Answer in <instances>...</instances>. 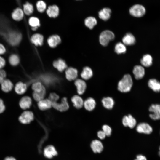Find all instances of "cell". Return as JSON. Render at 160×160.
Wrapping results in <instances>:
<instances>
[{
  "mask_svg": "<svg viewBox=\"0 0 160 160\" xmlns=\"http://www.w3.org/2000/svg\"><path fill=\"white\" fill-rule=\"evenodd\" d=\"M133 81L129 74L125 75L118 82V90L122 92H127L131 89L133 85Z\"/></svg>",
  "mask_w": 160,
  "mask_h": 160,
  "instance_id": "cell-1",
  "label": "cell"
},
{
  "mask_svg": "<svg viewBox=\"0 0 160 160\" xmlns=\"http://www.w3.org/2000/svg\"><path fill=\"white\" fill-rule=\"evenodd\" d=\"M5 37L7 41L12 46L19 44L22 39V36L19 32L15 31H9L6 34Z\"/></svg>",
  "mask_w": 160,
  "mask_h": 160,
  "instance_id": "cell-2",
  "label": "cell"
},
{
  "mask_svg": "<svg viewBox=\"0 0 160 160\" xmlns=\"http://www.w3.org/2000/svg\"><path fill=\"white\" fill-rule=\"evenodd\" d=\"M114 38V34L112 31L108 30H105L100 34L99 41L101 45L106 46L109 41L113 40Z\"/></svg>",
  "mask_w": 160,
  "mask_h": 160,
  "instance_id": "cell-3",
  "label": "cell"
},
{
  "mask_svg": "<svg viewBox=\"0 0 160 160\" xmlns=\"http://www.w3.org/2000/svg\"><path fill=\"white\" fill-rule=\"evenodd\" d=\"M129 13L132 16L137 17H141L145 14V8L142 5L135 4L131 7L129 9Z\"/></svg>",
  "mask_w": 160,
  "mask_h": 160,
  "instance_id": "cell-4",
  "label": "cell"
},
{
  "mask_svg": "<svg viewBox=\"0 0 160 160\" xmlns=\"http://www.w3.org/2000/svg\"><path fill=\"white\" fill-rule=\"evenodd\" d=\"M149 111L151 113L149 116L152 120H160V105L152 104L149 107Z\"/></svg>",
  "mask_w": 160,
  "mask_h": 160,
  "instance_id": "cell-5",
  "label": "cell"
},
{
  "mask_svg": "<svg viewBox=\"0 0 160 160\" xmlns=\"http://www.w3.org/2000/svg\"><path fill=\"white\" fill-rule=\"evenodd\" d=\"M34 119L33 112L30 111H25L20 116L19 120L21 123L27 124L30 123Z\"/></svg>",
  "mask_w": 160,
  "mask_h": 160,
  "instance_id": "cell-6",
  "label": "cell"
},
{
  "mask_svg": "<svg viewBox=\"0 0 160 160\" xmlns=\"http://www.w3.org/2000/svg\"><path fill=\"white\" fill-rule=\"evenodd\" d=\"M52 107L56 110L61 112L66 111L69 108V105L67 99L65 97H63L60 103L57 102L52 103Z\"/></svg>",
  "mask_w": 160,
  "mask_h": 160,
  "instance_id": "cell-7",
  "label": "cell"
},
{
  "mask_svg": "<svg viewBox=\"0 0 160 160\" xmlns=\"http://www.w3.org/2000/svg\"><path fill=\"white\" fill-rule=\"evenodd\" d=\"M137 132L146 134H149L153 131L152 127L148 124L146 123H141L137 125L136 128Z\"/></svg>",
  "mask_w": 160,
  "mask_h": 160,
  "instance_id": "cell-8",
  "label": "cell"
},
{
  "mask_svg": "<svg viewBox=\"0 0 160 160\" xmlns=\"http://www.w3.org/2000/svg\"><path fill=\"white\" fill-rule=\"evenodd\" d=\"M122 123L124 126L133 128L136 124V121L131 115L124 116L123 118Z\"/></svg>",
  "mask_w": 160,
  "mask_h": 160,
  "instance_id": "cell-9",
  "label": "cell"
},
{
  "mask_svg": "<svg viewBox=\"0 0 160 160\" xmlns=\"http://www.w3.org/2000/svg\"><path fill=\"white\" fill-rule=\"evenodd\" d=\"M133 73L135 78L137 80H139L144 77L145 74V70L142 66L136 65L134 68Z\"/></svg>",
  "mask_w": 160,
  "mask_h": 160,
  "instance_id": "cell-10",
  "label": "cell"
},
{
  "mask_svg": "<svg viewBox=\"0 0 160 160\" xmlns=\"http://www.w3.org/2000/svg\"><path fill=\"white\" fill-rule=\"evenodd\" d=\"M57 153L55 147L52 145L46 146L44 150V156L48 158H51L56 156Z\"/></svg>",
  "mask_w": 160,
  "mask_h": 160,
  "instance_id": "cell-11",
  "label": "cell"
},
{
  "mask_svg": "<svg viewBox=\"0 0 160 160\" xmlns=\"http://www.w3.org/2000/svg\"><path fill=\"white\" fill-rule=\"evenodd\" d=\"M77 90V92L79 95H82L85 92L86 88V84L83 80L78 79L74 83Z\"/></svg>",
  "mask_w": 160,
  "mask_h": 160,
  "instance_id": "cell-12",
  "label": "cell"
},
{
  "mask_svg": "<svg viewBox=\"0 0 160 160\" xmlns=\"http://www.w3.org/2000/svg\"><path fill=\"white\" fill-rule=\"evenodd\" d=\"M90 146L93 152L95 153H101L103 148L102 142L97 140H93L91 143Z\"/></svg>",
  "mask_w": 160,
  "mask_h": 160,
  "instance_id": "cell-13",
  "label": "cell"
},
{
  "mask_svg": "<svg viewBox=\"0 0 160 160\" xmlns=\"http://www.w3.org/2000/svg\"><path fill=\"white\" fill-rule=\"evenodd\" d=\"M66 79L69 81L76 79L78 76V71L75 68L70 67L67 68L65 72Z\"/></svg>",
  "mask_w": 160,
  "mask_h": 160,
  "instance_id": "cell-14",
  "label": "cell"
},
{
  "mask_svg": "<svg viewBox=\"0 0 160 160\" xmlns=\"http://www.w3.org/2000/svg\"><path fill=\"white\" fill-rule=\"evenodd\" d=\"M32 104V100L29 96L23 97L20 101L19 104L20 107L23 110L29 108Z\"/></svg>",
  "mask_w": 160,
  "mask_h": 160,
  "instance_id": "cell-15",
  "label": "cell"
},
{
  "mask_svg": "<svg viewBox=\"0 0 160 160\" xmlns=\"http://www.w3.org/2000/svg\"><path fill=\"white\" fill-rule=\"evenodd\" d=\"M123 43L125 45H132L136 42V39L134 35L131 33H126L122 39Z\"/></svg>",
  "mask_w": 160,
  "mask_h": 160,
  "instance_id": "cell-16",
  "label": "cell"
},
{
  "mask_svg": "<svg viewBox=\"0 0 160 160\" xmlns=\"http://www.w3.org/2000/svg\"><path fill=\"white\" fill-rule=\"evenodd\" d=\"M111 10L109 8L105 7L98 12V16L100 19L104 21L108 20L110 17Z\"/></svg>",
  "mask_w": 160,
  "mask_h": 160,
  "instance_id": "cell-17",
  "label": "cell"
},
{
  "mask_svg": "<svg viewBox=\"0 0 160 160\" xmlns=\"http://www.w3.org/2000/svg\"><path fill=\"white\" fill-rule=\"evenodd\" d=\"M149 88L154 92H160V82L155 79H150L148 82Z\"/></svg>",
  "mask_w": 160,
  "mask_h": 160,
  "instance_id": "cell-18",
  "label": "cell"
},
{
  "mask_svg": "<svg viewBox=\"0 0 160 160\" xmlns=\"http://www.w3.org/2000/svg\"><path fill=\"white\" fill-rule=\"evenodd\" d=\"M59 9L58 7L54 5L48 7L46 12L48 15L50 17L55 18L59 15Z\"/></svg>",
  "mask_w": 160,
  "mask_h": 160,
  "instance_id": "cell-19",
  "label": "cell"
},
{
  "mask_svg": "<svg viewBox=\"0 0 160 160\" xmlns=\"http://www.w3.org/2000/svg\"><path fill=\"white\" fill-rule=\"evenodd\" d=\"M2 90L5 92H8L12 89L13 85L9 79L5 78L1 82V84Z\"/></svg>",
  "mask_w": 160,
  "mask_h": 160,
  "instance_id": "cell-20",
  "label": "cell"
},
{
  "mask_svg": "<svg viewBox=\"0 0 160 160\" xmlns=\"http://www.w3.org/2000/svg\"><path fill=\"white\" fill-rule=\"evenodd\" d=\"M39 108L42 111L48 109L52 107V103L49 99H44L38 102Z\"/></svg>",
  "mask_w": 160,
  "mask_h": 160,
  "instance_id": "cell-21",
  "label": "cell"
},
{
  "mask_svg": "<svg viewBox=\"0 0 160 160\" xmlns=\"http://www.w3.org/2000/svg\"><path fill=\"white\" fill-rule=\"evenodd\" d=\"M96 105L95 100L92 97H89L84 102L83 106L86 110L91 111L95 108Z\"/></svg>",
  "mask_w": 160,
  "mask_h": 160,
  "instance_id": "cell-22",
  "label": "cell"
},
{
  "mask_svg": "<svg viewBox=\"0 0 160 160\" xmlns=\"http://www.w3.org/2000/svg\"><path fill=\"white\" fill-rule=\"evenodd\" d=\"M60 37L57 35H53L50 36L47 40V42L49 46L52 48L56 47L61 42Z\"/></svg>",
  "mask_w": 160,
  "mask_h": 160,
  "instance_id": "cell-23",
  "label": "cell"
},
{
  "mask_svg": "<svg viewBox=\"0 0 160 160\" xmlns=\"http://www.w3.org/2000/svg\"><path fill=\"white\" fill-rule=\"evenodd\" d=\"M43 36L39 34L36 33L33 35L31 38V42L36 46H41L43 42Z\"/></svg>",
  "mask_w": 160,
  "mask_h": 160,
  "instance_id": "cell-24",
  "label": "cell"
},
{
  "mask_svg": "<svg viewBox=\"0 0 160 160\" xmlns=\"http://www.w3.org/2000/svg\"><path fill=\"white\" fill-rule=\"evenodd\" d=\"M54 67L59 71L62 72L67 68L65 62L62 59H59L54 61L53 63Z\"/></svg>",
  "mask_w": 160,
  "mask_h": 160,
  "instance_id": "cell-25",
  "label": "cell"
},
{
  "mask_svg": "<svg viewBox=\"0 0 160 160\" xmlns=\"http://www.w3.org/2000/svg\"><path fill=\"white\" fill-rule=\"evenodd\" d=\"M27 89L26 84L22 82H19L16 83L15 87V92L19 95H22L25 93Z\"/></svg>",
  "mask_w": 160,
  "mask_h": 160,
  "instance_id": "cell-26",
  "label": "cell"
},
{
  "mask_svg": "<svg viewBox=\"0 0 160 160\" xmlns=\"http://www.w3.org/2000/svg\"><path fill=\"white\" fill-rule=\"evenodd\" d=\"M71 100L74 106L77 109L81 108L84 105V101L82 98L79 95L73 96L72 97Z\"/></svg>",
  "mask_w": 160,
  "mask_h": 160,
  "instance_id": "cell-27",
  "label": "cell"
},
{
  "mask_svg": "<svg viewBox=\"0 0 160 160\" xmlns=\"http://www.w3.org/2000/svg\"><path fill=\"white\" fill-rule=\"evenodd\" d=\"M103 106L108 109H111L113 107L114 102L113 99L110 97H104L102 100Z\"/></svg>",
  "mask_w": 160,
  "mask_h": 160,
  "instance_id": "cell-28",
  "label": "cell"
},
{
  "mask_svg": "<svg viewBox=\"0 0 160 160\" xmlns=\"http://www.w3.org/2000/svg\"><path fill=\"white\" fill-rule=\"evenodd\" d=\"M153 59L152 56L148 54H145L143 56L140 60V63L142 65L145 67H149L152 63Z\"/></svg>",
  "mask_w": 160,
  "mask_h": 160,
  "instance_id": "cell-29",
  "label": "cell"
},
{
  "mask_svg": "<svg viewBox=\"0 0 160 160\" xmlns=\"http://www.w3.org/2000/svg\"><path fill=\"white\" fill-rule=\"evenodd\" d=\"M93 73L92 69L89 67H85L83 68L81 74V78L85 80H88L93 76Z\"/></svg>",
  "mask_w": 160,
  "mask_h": 160,
  "instance_id": "cell-30",
  "label": "cell"
},
{
  "mask_svg": "<svg viewBox=\"0 0 160 160\" xmlns=\"http://www.w3.org/2000/svg\"><path fill=\"white\" fill-rule=\"evenodd\" d=\"M12 16L14 20L17 21H20L23 17L24 12L20 8H17L12 13Z\"/></svg>",
  "mask_w": 160,
  "mask_h": 160,
  "instance_id": "cell-31",
  "label": "cell"
},
{
  "mask_svg": "<svg viewBox=\"0 0 160 160\" xmlns=\"http://www.w3.org/2000/svg\"><path fill=\"white\" fill-rule=\"evenodd\" d=\"M97 21L94 17L89 16L86 18L84 20L85 25L89 29H92L97 25Z\"/></svg>",
  "mask_w": 160,
  "mask_h": 160,
  "instance_id": "cell-32",
  "label": "cell"
},
{
  "mask_svg": "<svg viewBox=\"0 0 160 160\" xmlns=\"http://www.w3.org/2000/svg\"><path fill=\"white\" fill-rule=\"evenodd\" d=\"M46 89L44 87L40 91L38 92H33V96L34 99L36 101H39L44 99L46 95Z\"/></svg>",
  "mask_w": 160,
  "mask_h": 160,
  "instance_id": "cell-33",
  "label": "cell"
},
{
  "mask_svg": "<svg viewBox=\"0 0 160 160\" xmlns=\"http://www.w3.org/2000/svg\"><path fill=\"white\" fill-rule=\"evenodd\" d=\"M126 50L125 45L121 42L117 43L115 47V51L118 54L125 53Z\"/></svg>",
  "mask_w": 160,
  "mask_h": 160,
  "instance_id": "cell-34",
  "label": "cell"
},
{
  "mask_svg": "<svg viewBox=\"0 0 160 160\" xmlns=\"http://www.w3.org/2000/svg\"><path fill=\"white\" fill-rule=\"evenodd\" d=\"M9 61L11 65L16 66L19 64L20 59L17 55L15 54H13L9 56Z\"/></svg>",
  "mask_w": 160,
  "mask_h": 160,
  "instance_id": "cell-35",
  "label": "cell"
},
{
  "mask_svg": "<svg viewBox=\"0 0 160 160\" xmlns=\"http://www.w3.org/2000/svg\"><path fill=\"white\" fill-rule=\"evenodd\" d=\"M33 11V5L27 2L23 5V12L26 15H31Z\"/></svg>",
  "mask_w": 160,
  "mask_h": 160,
  "instance_id": "cell-36",
  "label": "cell"
},
{
  "mask_svg": "<svg viewBox=\"0 0 160 160\" xmlns=\"http://www.w3.org/2000/svg\"><path fill=\"white\" fill-rule=\"evenodd\" d=\"M29 25L33 27H38L40 25L39 19L36 17H31L28 21Z\"/></svg>",
  "mask_w": 160,
  "mask_h": 160,
  "instance_id": "cell-37",
  "label": "cell"
},
{
  "mask_svg": "<svg viewBox=\"0 0 160 160\" xmlns=\"http://www.w3.org/2000/svg\"><path fill=\"white\" fill-rule=\"evenodd\" d=\"M36 7L37 10L40 12H43L46 9V5L43 1H38L36 3Z\"/></svg>",
  "mask_w": 160,
  "mask_h": 160,
  "instance_id": "cell-38",
  "label": "cell"
},
{
  "mask_svg": "<svg viewBox=\"0 0 160 160\" xmlns=\"http://www.w3.org/2000/svg\"><path fill=\"white\" fill-rule=\"evenodd\" d=\"M44 86L40 82H36L32 85V88L33 92H38L41 91Z\"/></svg>",
  "mask_w": 160,
  "mask_h": 160,
  "instance_id": "cell-39",
  "label": "cell"
},
{
  "mask_svg": "<svg viewBox=\"0 0 160 160\" xmlns=\"http://www.w3.org/2000/svg\"><path fill=\"white\" fill-rule=\"evenodd\" d=\"M102 131L104 132L106 136H109L111 135L112 129L109 126L106 124L104 125L102 127Z\"/></svg>",
  "mask_w": 160,
  "mask_h": 160,
  "instance_id": "cell-40",
  "label": "cell"
},
{
  "mask_svg": "<svg viewBox=\"0 0 160 160\" xmlns=\"http://www.w3.org/2000/svg\"><path fill=\"white\" fill-rule=\"evenodd\" d=\"M59 98V96L55 93H50L48 98L51 103L57 102Z\"/></svg>",
  "mask_w": 160,
  "mask_h": 160,
  "instance_id": "cell-41",
  "label": "cell"
},
{
  "mask_svg": "<svg viewBox=\"0 0 160 160\" xmlns=\"http://www.w3.org/2000/svg\"><path fill=\"white\" fill-rule=\"evenodd\" d=\"M6 73L5 71L2 69H0V84L2 81L6 78Z\"/></svg>",
  "mask_w": 160,
  "mask_h": 160,
  "instance_id": "cell-42",
  "label": "cell"
},
{
  "mask_svg": "<svg viewBox=\"0 0 160 160\" xmlns=\"http://www.w3.org/2000/svg\"><path fill=\"white\" fill-rule=\"evenodd\" d=\"M97 135L98 138L100 139H104L106 136L105 134L102 130L99 131Z\"/></svg>",
  "mask_w": 160,
  "mask_h": 160,
  "instance_id": "cell-43",
  "label": "cell"
},
{
  "mask_svg": "<svg viewBox=\"0 0 160 160\" xmlns=\"http://www.w3.org/2000/svg\"><path fill=\"white\" fill-rule=\"evenodd\" d=\"M5 105L3 100L0 98V114L2 113L5 110Z\"/></svg>",
  "mask_w": 160,
  "mask_h": 160,
  "instance_id": "cell-44",
  "label": "cell"
},
{
  "mask_svg": "<svg viewBox=\"0 0 160 160\" xmlns=\"http://www.w3.org/2000/svg\"><path fill=\"white\" fill-rule=\"evenodd\" d=\"M5 64L6 62L5 59L0 56V69H2L4 67Z\"/></svg>",
  "mask_w": 160,
  "mask_h": 160,
  "instance_id": "cell-45",
  "label": "cell"
},
{
  "mask_svg": "<svg viewBox=\"0 0 160 160\" xmlns=\"http://www.w3.org/2000/svg\"><path fill=\"white\" fill-rule=\"evenodd\" d=\"M6 52V49L4 46L0 43V55L4 54Z\"/></svg>",
  "mask_w": 160,
  "mask_h": 160,
  "instance_id": "cell-46",
  "label": "cell"
},
{
  "mask_svg": "<svg viewBox=\"0 0 160 160\" xmlns=\"http://www.w3.org/2000/svg\"><path fill=\"white\" fill-rule=\"evenodd\" d=\"M135 160H147V159L144 156L140 154L137 156L136 159Z\"/></svg>",
  "mask_w": 160,
  "mask_h": 160,
  "instance_id": "cell-47",
  "label": "cell"
},
{
  "mask_svg": "<svg viewBox=\"0 0 160 160\" xmlns=\"http://www.w3.org/2000/svg\"><path fill=\"white\" fill-rule=\"evenodd\" d=\"M4 160H16V159L13 157H6Z\"/></svg>",
  "mask_w": 160,
  "mask_h": 160,
  "instance_id": "cell-48",
  "label": "cell"
},
{
  "mask_svg": "<svg viewBox=\"0 0 160 160\" xmlns=\"http://www.w3.org/2000/svg\"><path fill=\"white\" fill-rule=\"evenodd\" d=\"M159 155L160 156V146L159 147Z\"/></svg>",
  "mask_w": 160,
  "mask_h": 160,
  "instance_id": "cell-49",
  "label": "cell"
},
{
  "mask_svg": "<svg viewBox=\"0 0 160 160\" xmlns=\"http://www.w3.org/2000/svg\"></svg>",
  "mask_w": 160,
  "mask_h": 160,
  "instance_id": "cell-50",
  "label": "cell"
}]
</instances>
